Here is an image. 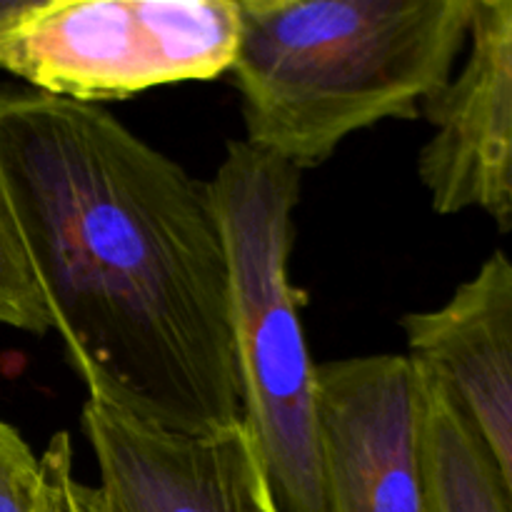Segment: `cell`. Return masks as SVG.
I'll list each match as a JSON object with an SVG mask.
<instances>
[{"label": "cell", "instance_id": "obj_4", "mask_svg": "<svg viewBox=\"0 0 512 512\" xmlns=\"http://www.w3.org/2000/svg\"><path fill=\"white\" fill-rule=\"evenodd\" d=\"M238 0H20L0 28V70L53 98L100 105L225 75Z\"/></svg>", "mask_w": 512, "mask_h": 512}, {"label": "cell", "instance_id": "obj_12", "mask_svg": "<svg viewBox=\"0 0 512 512\" xmlns=\"http://www.w3.org/2000/svg\"><path fill=\"white\" fill-rule=\"evenodd\" d=\"M68 505L70 512H103V508H100L98 490L80 483V480L75 478V473L70 475L68 480Z\"/></svg>", "mask_w": 512, "mask_h": 512}, {"label": "cell", "instance_id": "obj_9", "mask_svg": "<svg viewBox=\"0 0 512 512\" xmlns=\"http://www.w3.org/2000/svg\"><path fill=\"white\" fill-rule=\"evenodd\" d=\"M420 370L430 512H510L488 453L463 410L430 370L423 365Z\"/></svg>", "mask_w": 512, "mask_h": 512}, {"label": "cell", "instance_id": "obj_5", "mask_svg": "<svg viewBox=\"0 0 512 512\" xmlns=\"http://www.w3.org/2000/svg\"><path fill=\"white\" fill-rule=\"evenodd\" d=\"M315 423L325 512H430L418 360L318 363Z\"/></svg>", "mask_w": 512, "mask_h": 512}, {"label": "cell", "instance_id": "obj_6", "mask_svg": "<svg viewBox=\"0 0 512 512\" xmlns=\"http://www.w3.org/2000/svg\"><path fill=\"white\" fill-rule=\"evenodd\" d=\"M80 425L103 512H280L245 423L178 433L88 398Z\"/></svg>", "mask_w": 512, "mask_h": 512}, {"label": "cell", "instance_id": "obj_7", "mask_svg": "<svg viewBox=\"0 0 512 512\" xmlns=\"http://www.w3.org/2000/svg\"><path fill=\"white\" fill-rule=\"evenodd\" d=\"M418 178L438 215L480 210L512 230V0H475L463 63L423 108Z\"/></svg>", "mask_w": 512, "mask_h": 512}, {"label": "cell", "instance_id": "obj_11", "mask_svg": "<svg viewBox=\"0 0 512 512\" xmlns=\"http://www.w3.org/2000/svg\"><path fill=\"white\" fill-rule=\"evenodd\" d=\"M0 328L20 330L38 338L53 330L3 205H0Z\"/></svg>", "mask_w": 512, "mask_h": 512}, {"label": "cell", "instance_id": "obj_10", "mask_svg": "<svg viewBox=\"0 0 512 512\" xmlns=\"http://www.w3.org/2000/svg\"><path fill=\"white\" fill-rule=\"evenodd\" d=\"M75 473L68 433H55L43 455L0 420V512H70L68 480Z\"/></svg>", "mask_w": 512, "mask_h": 512}, {"label": "cell", "instance_id": "obj_8", "mask_svg": "<svg viewBox=\"0 0 512 512\" xmlns=\"http://www.w3.org/2000/svg\"><path fill=\"white\" fill-rule=\"evenodd\" d=\"M408 355L445 385L512 512V255L495 250L438 308L400 320Z\"/></svg>", "mask_w": 512, "mask_h": 512}, {"label": "cell", "instance_id": "obj_3", "mask_svg": "<svg viewBox=\"0 0 512 512\" xmlns=\"http://www.w3.org/2000/svg\"><path fill=\"white\" fill-rule=\"evenodd\" d=\"M230 278V325L243 423L280 512H325L315 423V368L290 283L300 173L228 143L210 180Z\"/></svg>", "mask_w": 512, "mask_h": 512}, {"label": "cell", "instance_id": "obj_1", "mask_svg": "<svg viewBox=\"0 0 512 512\" xmlns=\"http://www.w3.org/2000/svg\"><path fill=\"white\" fill-rule=\"evenodd\" d=\"M0 205L88 390L145 423H243L210 185L103 105L0 85Z\"/></svg>", "mask_w": 512, "mask_h": 512}, {"label": "cell", "instance_id": "obj_2", "mask_svg": "<svg viewBox=\"0 0 512 512\" xmlns=\"http://www.w3.org/2000/svg\"><path fill=\"white\" fill-rule=\"evenodd\" d=\"M475 0H238L245 143L298 173L353 133L423 118L468 43Z\"/></svg>", "mask_w": 512, "mask_h": 512}, {"label": "cell", "instance_id": "obj_13", "mask_svg": "<svg viewBox=\"0 0 512 512\" xmlns=\"http://www.w3.org/2000/svg\"><path fill=\"white\" fill-rule=\"evenodd\" d=\"M18 3H20V0H0V28H3L5 20H8L10 15L15 13Z\"/></svg>", "mask_w": 512, "mask_h": 512}]
</instances>
